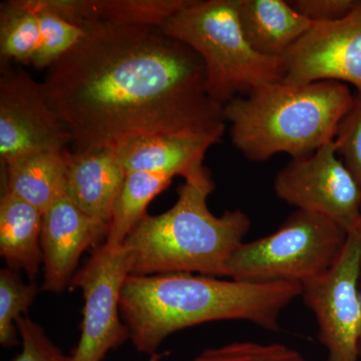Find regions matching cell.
<instances>
[{
  "instance_id": "484cf974",
  "label": "cell",
  "mask_w": 361,
  "mask_h": 361,
  "mask_svg": "<svg viewBox=\"0 0 361 361\" xmlns=\"http://www.w3.org/2000/svg\"><path fill=\"white\" fill-rule=\"evenodd\" d=\"M358 0H292V7L312 23H334L345 18Z\"/></svg>"
},
{
  "instance_id": "cb8c5ba5",
  "label": "cell",
  "mask_w": 361,
  "mask_h": 361,
  "mask_svg": "<svg viewBox=\"0 0 361 361\" xmlns=\"http://www.w3.org/2000/svg\"><path fill=\"white\" fill-rule=\"evenodd\" d=\"M337 156L355 178L361 191V92L337 128L334 139Z\"/></svg>"
},
{
  "instance_id": "e0dca14e",
  "label": "cell",
  "mask_w": 361,
  "mask_h": 361,
  "mask_svg": "<svg viewBox=\"0 0 361 361\" xmlns=\"http://www.w3.org/2000/svg\"><path fill=\"white\" fill-rule=\"evenodd\" d=\"M4 168L6 192L44 213L66 196L65 151L35 152L9 161Z\"/></svg>"
},
{
  "instance_id": "d6986e66",
  "label": "cell",
  "mask_w": 361,
  "mask_h": 361,
  "mask_svg": "<svg viewBox=\"0 0 361 361\" xmlns=\"http://www.w3.org/2000/svg\"><path fill=\"white\" fill-rule=\"evenodd\" d=\"M174 177L149 173H127L118 195L104 245L111 250L122 248L133 229L147 215V208Z\"/></svg>"
},
{
  "instance_id": "3957f363",
  "label": "cell",
  "mask_w": 361,
  "mask_h": 361,
  "mask_svg": "<svg viewBox=\"0 0 361 361\" xmlns=\"http://www.w3.org/2000/svg\"><path fill=\"white\" fill-rule=\"evenodd\" d=\"M214 189L213 179L185 180L172 208L137 223L122 247L129 275L228 277V261L244 243L251 220L238 209L214 215L207 202Z\"/></svg>"
},
{
  "instance_id": "4fadbf2b",
  "label": "cell",
  "mask_w": 361,
  "mask_h": 361,
  "mask_svg": "<svg viewBox=\"0 0 361 361\" xmlns=\"http://www.w3.org/2000/svg\"><path fill=\"white\" fill-rule=\"evenodd\" d=\"M215 139L188 135H157L121 144L115 152L127 173L180 176L185 180L211 179L204 166L206 152Z\"/></svg>"
},
{
  "instance_id": "603a6c76",
  "label": "cell",
  "mask_w": 361,
  "mask_h": 361,
  "mask_svg": "<svg viewBox=\"0 0 361 361\" xmlns=\"http://www.w3.org/2000/svg\"><path fill=\"white\" fill-rule=\"evenodd\" d=\"M193 361H308L299 351L281 343L236 341L204 349Z\"/></svg>"
},
{
  "instance_id": "44dd1931",
  "label": "cell",
  "mask_w": 361,
  "mask_h": 361,
  "mask_svg": "<svg viewBox=\"0 0 361 361\" xmlns=\"http://www.w3.org/2000/svg\"><path fill=\"white\" fill-rule=\"evenodd\" d=\"M39 14L42 37L32 63L37 70H47L73 49L84 35V26L68 18L54 7L52 0H32Z\"/></svg>"
},
{
  "instance_id": "7c38bea8",
  "label": "cell",
  "mask_w": 361,
  "mask_h": 361,
  "mask_svg": "<svg viewBox=\"0 0 361 361\" xmlns=\"http://www.w3.org/2000/svg\"><path fill=\"white\" fill-rule=\"evenodd\" d=\"M108 232V225L80 210L68 196L52 204L42 215V290L58 294L70 287L82 253L104 244Z\"/></svg>"
},
{
  "instance_id": "8fae6325",
  "label": "cell",
  "mask_w": 361,
  "mask_h": 361,
  "mask_svg": "<svg viewBox=\"0 0 361 361\" xmlns=\"http://www.w3.org/2000/svg\"><path fill=\"white\" fill-rule=\"evenodd\" d=\"M282 61L288 84L334 80L361 92V0L341 20L313 23Z\"/></svg>"
},
{
  "instance_id": "277c9868",
  "label": "cell",
  "mask_w": 361,
  "mask_h": 361,
  "mask_svg": "<svg viewBox=\"0 0 361 361\" xmlns=\"http://www.w3.org/2000/svg\"><path fill=\"white\" fill-rule=\"evenodd\" d=\"M355 103L349 85L334 80L264 85L224 106L233 145L247 160L276 154L307 158L334 141Z\"/></svg>"
},
{
  "instance_id": "6da1fadb",
  "label": "cell",
  "mask_w": 361,
  "mask_h": 361,
  "mask_svg": "<svg viewBox=\"0 0 361 361\" xmlns=\"http://www.w3.org/2000/svg\"><path fill=\"white\" fill-rule=\"evenodd\" d=\"M47 70L42 92L75 152L113 149L157 135L212 137L224 106L206 90L199 54L152 26L90 23Z\"/></svg>"
},
{
  "instance_id": "d4e9b609",
  "label": "cell",
  "mask_w": 361,
  "mask_h": 361,
  "mask_svg": "<svg viewBox=\"0 0 361 361\" xmlns=\"http://www.w3.org/2000/svg\"><path fill=\"white\" fill-rule=\"evenodd\" d=\"M16 326L21 350L11 361H71V355L54 344L42 326L30 316H21Z\"/></svg>"
},
{
  "instance_id": "ac0fdd59",
  "label": "cell",
  "mask_w": 361,
  "mask_h": 361,
  "mask_svg": "<svg viewBox=\"0 0 361 361\" xmlns=\"http://www.w3.org/2000/svg\"><path fill=\"white\" fill-rule=\"evenodd\" d=\"M190 2L191 0H66V6L71 18L82 26L106 23L161 28Z\"/></svg>"
},
{
  "instance_id": "5bb4252c",
  "label": "cell",
  "mask_w": 361,
  "mask_h": 361,
  "mask_svg": "<svg viewBox=\"0 0 361 361\" xmlns=\"http://www.w3.org/2000/svg\"><path fill=\"white\" fill-rule=\"evenodd\" d=\"M66 196L90 217L110 226L111 213L125 182V169L115 149H66Z\"/></svg>"
},
{
  "instance_id": "9a60e30c",
  "label": "cell",
  "mask_w": 361,
  "mask_h": 361,
  "mask_svg": "<svg viewBox=\"0 0 361 361\" xmlns=\"http://www.w3.org/2000/svg\"><path fill=\"white\" fill-rule=\"evenodd\" d=\"M240 25L254 51L282 59L313 23L284 0H236Z\"/></svg>"
},
{
  "instance_id": "8992f818",
  "label": "cell",
  "mask_w": 361,
  "mask_h": 361,
  "mask_svg": "<svg viewBox=\"0 0 361 361\" xmlns=\"http://www.w3.org/2000/svg\"><path fill=\"white\" fill-rule=\"evenodd\" d=\"M346 240L348 233L334 221L296 210L272 234L242 243L228 261V278L303 284L334 267Z\"/></svg>"
},
{
  "instance_id": "ffe728a7",
  "label": "cell",
  "mask_w": 361,
  "mask_h": 361,
  "mask_svg": "<svg viewBox=\"0 0 361 361\" xmlns=\"http://www.w3.org/2000/svg\"><path fill=\"white\" fill-rule=\"evenodd\" d=\"M42 37L39 14L32 0H7L0 6V54L32 65Z\"/></svg>"
},
{
  "instance_id": "5b68a950",
  "label": "cell",
  "mask_w": 361,
  "mask_h": 361,
  "mask_svg": "<svg viewBox=\"0 0 361 361\" xmlns=\"http://www.w3.org/2000/svg\"><path fill=\"white\" fill-rule=\"evenodd\" d=\"M160 30L199 54L207 92L221 106L284 77L282 59L262 56L247 42L236 0H191Z\"/></svg>"
},
{
  "instance_id": "f1b7e54d",
  "label": "cell",
  "mask_w": 361,
  "mask_h": 361,
  "mask_svg": "<svg viewBox=\"0 0 361 361\" xmlns=\"http://www.w3.org/2000/svg\"><path fill=\"white\" fill-rule=\"evenodd\" d=\"M360 294H361V276H360Z\"/></svg>"
},
{
  "instance_id": "52a82bcc",
  "label": "cell",
  "mask_w": 361,
  "mask_h": 361,
  "mask_svg": "<svg viewBox=\"0 0 361 361\" xmlns=\"http://www.w3.org/2000/svg\"><path fill=\"white\" fill-rule=\"evenodd\" d=\"M361 229L348 234L334 267L302 284L304 303L315 316L327 361H360Z\"/></svg>"
},
{
  "instance_id": "9c48e42d",
  "label": "cell",
  "mask_w": 361,
  "mask_h": 361,
  "mask_svg": "<svg viewBox=\"0 0 361 361\" xmlns=\"http://www.w3.org/2000/svg\"><path fill=\"white\" fill-rule=\"evenodd\" d=\"M129 276L122 248L97 247L92 257L78 271L71 287L84 296L80 337L71 361H103L111 350L130 341L121 315V292Z\"/></svg>"
},
{
  "instance_id": "4316f807",
  "label": "cell",
  "mask_w": 361,
  "mask_h": 361,
  "mask_svg": "<svg viewBox=\"0 0 361 361\" xmlns=\"http://www.w3.org/2000/svg\"><path fill=\"white\" fill-rule=\"evenodd\" d=\"M164 357V353H156V355L149 356V360L147 361H161V358Z\"/></svg>"
},
{
  "instance_id": "83f0119b",
  "label": "cell",
  "mask_w": 361,
  "mask_h": 361,
  "mask_svg": "<svg viewBox=\"0 0 361 361\" xmlns=\"http://www.w3.org/2000/svg\"><path fill=\"white\" fill-rule=\"evenodd\" d=\"M358 350H360V358L361 360V338L360 341V348H358Z\"/></svg>"
},
{
  "instance_id": "30bf717a",
  "label": "cell",
  "mask_w": 361,
  "mask_h": 361,
  "mask_svg": "<svg viewBox=\"0 0 361 361\" xmlns=\"http://www.w3.org/2000/svg\"><path fill=\"white\" fill-rule=\"evenodd\" d=\"M1 68V166L35 152L65 151L73 137L45 99L42 85L20 68Z\"/></svg>"
},
{
  "instance_id": "7a4b0ae2",
  "label": "cell",
  "mask_w": 361,
  "mask_h": 361,
  "mask_svg": "<svg viewBox=\"0 0 361 361\" xmlns=\"http://www.w3.org/2000/svg\"><path fill=\"white\" fill-rule=\"evenodd\" d=\"M302 284L243 282L190 273L129 275L121 292V315L135 350L152 356L180 330L203 323L245 320L277 331L280 317Z\"/></svg>"
},
{
  "instance_id": "2e32d148",
  "label": "cell",
  "mask_w": 361,
  "mask_h": 361,
  "mask_svg": "<svg viewBox=\"0 0 361 361\" xmlns=\"http://www.w3.org/2000/svg\"><path fill=\"white\" fill-rule=\"evenodd\" d=\"M42 215L13 195L0 197V256L11 269L23 271L33 281L42 265Z\"/></svg>"
},
{
  "instance_id": "7402d4cb",
  "label": "cell",
  "mask_w": 361,
  "mask_h": 361,
  "mask_svg": "<svg viewBox=\"0 0 361 361\" xmlns=\"http://www.w3.org/2000/svg\"><path fill=\"white\" fill-rule=\"evenodd\" d=\"M39 286L35 281L25 283L18 271L4 268L0 271V344L11 348L20 344L16 322L26 315L37 298Z\"/></svg>"
},
{
  "instance_id": "ba28073f",
  "label": "cell",
  "mask_w": 361,
  "mask_h": 361,
  "mask_svg": "<svg viewBox=\"0 0 361 361\" xmlns=\"http://www.w3.org/2000/svg\"><path fill=\"white\" fill-rule=\"evenodd\" d=\"M274 192L296 210L324 216L348 234L361 229V191L334 141L307 158L292 159L278 172Z\"/></svg>"
}]
</instances>
